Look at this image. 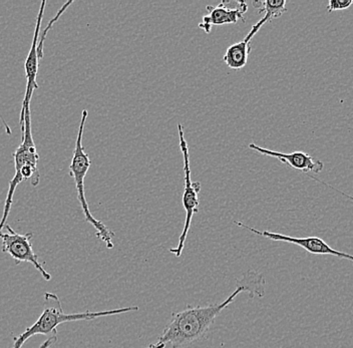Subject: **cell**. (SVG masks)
<instances>
[{"mask_svg": "<svg viewBox=\"0 0 353 348\" xmlns=\"http://www.w3.org/2000/svg\"><path fill=\"white\" fill-rule=\"evenodd\" d=\"M88 116L87 110H83L81 114V124H79V132H77L76 147H74V156H72V163L70 166V175L74 178L76 183L77 191V199L81 204V210L85 215V221L92 225L96 230L97 237L101 241L105 244L107 248H114V242L112 238L114 237V233L110 231L103 222L99 221L90 213V207H88L87 198H85V179L88 170L92 165L90 156L85 153V147L83 146V131H85V122Z\"/></svg>", "mask_w": 353, "mask_h": 348, "instance_id": "cell-4", "label": "cell"}, {"mask_svg": "<svg viewBox=\"0 0 353 348\" xmlns=\"http://www.w3.org/2000/svg\"><path fill=\"white\" fill-rule=\"evenodd\" d=\"M234 224L240 228L245 229L253 234L267 238V239L273 240V241H282L286 243L294 244L303 248L310 254L315 255H331V256L339 257V258L350 260L353 262V255L347 254V253L341 252V251L335 250L330 247L323 239L319 237H291L287 235L280 234V233H272L269 231H260L257 229L249 227L248 225L242 223V222L234 220Z\"/></svg>", "mask_w": 353, "mask_h": 348, "instance_id": "cell-7", "label": "cell"}, {"mask_svg": "<svg viewBox=\"0 0 353 348\" xmlns=\"http://www.w3.org/2000/svg\"><path fill=\"white\" fill-rule=\"evenodd\" d=\"M24 125L22 132V143L19 149L13 154L14 158L15 174L10 183L8 196H6V204H4L3 215L0 220V232L6 226L10 216L11 205L13 202V196L17 186L22 181L30 180L32 186L37 187L39 183V171L37 169L39 155L37 154V147L32 138V116H30V105L24 109Z\"/></svg>", "mask_w": 353, "mask_h": 348, "instance_id": "cell-3", "label": "cell"}, {"mask_svg": "<svg viewBox=\"0 0 353 348\" xmlns=\"http://www.w3.org/2000/svg\"><path fill=\"white\" fill-rule=\"evenodd\" d=\"M57 341V334H54V336H50V338L46 339V341L43 343V345L39 347V348H50L52 347L54 343Z\"/></svg>", "mask_w": 353, "mask_h": 348, "instance_id": "cell-15", "label": "cell"}, {"mask_svg": "<svg viewBox=\"0 0 353 348\" xmlns=\"http://www.w3.org/2000/svg\"><path fill=\"white\" fill-rule=\"evenodd\" d=\"M139 306L132 305L129 307L119 308V309L107 310V311L92 312L85 311L81 314H66L63 309L61 299L54 293H44V305L43 314H41L37 323L30 327L26 328V331L14 338L13 348H21L22 345L34 336H54L57 334V326L65 323L79 320H92L99 317L110 316L128 312L138 311Z\"/></svg>", "mask_w": 353, "mask_h": 348, "instance_id": "cell-2", "label": "cell"}, {"mask_svg": "<svg viewBox=\"0 0 353 348\" xmlns=\"http://www.w3.org/2000/svg\"><path fill=\"white\" fill-rule=\"evenodd\" d=\"M208 14L203 17V21L199 23V28L210 34L214 25L236 24L238 21L245 23L244 14L248 10L245 1H236L235 6L231 8L230 1H222L217 6H207Z\"/></svg>", "mask_w": 353, "mask_h": 348, "instance_id": "cell-8", "label": "cell"}, {"mask_svg": "<svg viewBox=\"0 0 353 348\" xmlns=\"http://www.w3.org/2000/svg\"><path fill=\"white\" fill-rule=\"evenodd\" d=\"M353 4V0H330L328 2L327 12L332 13L339 10H345Z\"/></svg>", "mask_w": 353, "mask_h": 348, "instance_id": "cell-14", "label": "cell"}, {"mask_svg": "<svg viewBox=\"0 0 353 348\" xmlns=\"http://www.w3.org/2000/svg\"><path fill=\"white\" fill-rule=\"evenodd\" d=\"M4 228L8 232H0V239L2 242V251L8 253L11 258L14 259L17 265L22 263V262H28L32 264L41 276L46 281L52 279V275L44 269L43 266L39 263V256L33 252L32 239V233H26V234H19L11 228L10 224H6Z\"/></svg>", "mask_w": 353, "mask_h": 348, "instance_id": "cell-6", "label": "cell"}, {"mask_svg": "<svg viewBox=\"0 0 353 348\" xmlns=\"http://www.w3.org/2000/svg\"><path fill=\"white\" fill-rule=\"evenodd\" d=\"M249 149L267 156V157L276 158L283 164L288 165L291 168L303 172L306 175L311 173L319 174L324 168V164L321 161L314 160L308 154L304 152H293V153H281V152L272 151V150L265 149L258 145L250 144Z\"/></svg>", "mask_w": 353, "mask_h": 348, "instance_id": "cell-10", "label": "cell"}, {"mask_svg": "<svg viewBox=\"0 0 353 348\" xmlns=\"http://www.w3.org/2000/svg\"><path fill=\"white\" fill-rule=\"evenodd\" d=\"M179 143L183 155L184 163V192H183L182 203L184 207L186 217H185L184 228L179 237V244L176 248L170 249V252L176 257H181L186 243L188 233L191 228L192 220L194 215L199 212V193L201 191V184L199 182H193L191 177V169H190V153L188 142L185 139L184 127L182 124H178Z\"/></svg>", "mask_w": 353, "mask_h": 348, "instance_id": "cell-5", "label": "cell"}, {"mask_svg": "<svg viewBox=\"0 0 353 348\" xmlns=\"http://www.w3.org/2000/svg\"><path fill=\"white\" fill-rule=\"evenodd\" d=\"M46 2H41V8H39V15L37 19V25H35L34 35H33V41L32 48L28 52V59L24 65L26 70V96H24L23 101H22L21 111H23L26 105H30V101L33 96V92L39 89V85L37 83V72H39V56L37 52V45L39 41V32H41V24L43 19L44 8H46Z\"/></svg>", "mask_w": 353, "mask_h": 348, "instance_id": "cell-9", "label": "cell"}, {"mask_svg": "<svg viewBox=\"0 0 353 348\" xmlns=\"http://www.w3.org/2000/svg\"><path fill=\"white\" fill-rule=\"evenodd\" d=\"M237 282L242 284L245 292L248 293L251 298H254L255 296H264L266 281H265L262 273L255 270H248L244 275H242L241 278L238 279Z\"/></svg>", "mask_w": 353, "mask_h": 348, "instance_id": "cell-13", "label": "cell"}, {"mask_svg": "<svg viewBox=\"0 0 353 348\" xmlns=\"http://www.w3.org/2000/svg\"><path fill=\"white\" fill-rule=\"evenodd\" d=\"M253 6L258 12H265L263 19H260L252 28L259 32L261 26L270 23L273 19H278L287 12L285 0H265V1H253Z\"/></svg>", "mask_w": 353, "mask_h": 348, "instance_id": "cell-11", "label": "cell"}, {"mask_svg": "<svg viewBox=\"0 0 353 348\" xmlns=\"http://www.w3.org/2000/svg\"><path fill=\"white\" fill-rule=\"evenodd\" d=\"M236 284L237 287L235 291L222 303L208 306H188L186 309L173 314L171 321L165 326L162 336L159 337L158 342L172 345L173 348H180L204 339L218 315L228 307L240 293L245 292L242 284L239 282Z\"/></svg>", "mask_w": 353, "mask_h": 348, "instance_id": "cell-1", "label": "cell"}, {"mask_svg": "<svg viewBox=\"0 0 353 348\" xmlns=\"http://www.w3.org/2000/svg\"><path fill=\"white\" fill-rule=\"evenodd\" d=\"M165 345H162V343L157 342L156 345H151L148 348H165Z\"/></svg>", "mask_w": 353, "mask_h": 348, "instance_id": "cell-17", "label": "cell"}, {"mask_svg": "<svg viewBox=\"0 0 353 348\" xmlns=\"http://www.w3.org/2000/svg\"><path fill=\"white\" fill-rule=\"evenodd\" d=\"M250 52V41L244 39L240 43H234L227 48L223 61L232 70H241L246 67Z\"/></svg>", "mask_w": 353, "mask_h": 348, "instance_id": "cell-12", "label": "cell"}, {"mask_svg": "<svg viewBox=\"0 0 353 348\" xmlns=\"http://www.w3.org/2000/svg\"><path fill=\"white\" fill-rule=\"evenodd\" d=\"M0 120H1L2 124H3V127L4 129H6V134H8V135H11V134H12V132H11L10 125H8V123H6V121L4 120L3 116H2L1 112H0Z\"/></svg>", "mask_w": 353, "mask_h": 348, "instance_id": "cell-16", "label": "cell"}]
</instances>
